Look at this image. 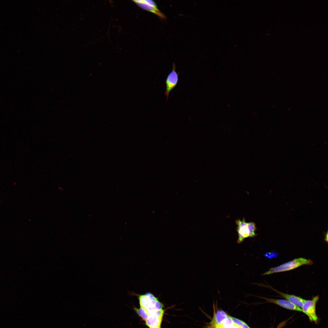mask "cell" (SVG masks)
<instances>
[{
  "label": "cell",
  "mask_w": 328,
  "mask_h": 328,
  "mask_svg": "<svg viewBox=\"0 0 328 328\" xmlns=\"http://www.w3.org/2000/svg\"><path fill=\"white\" fill-rule=\"evenodd\" d=\"M313 264V261L309 259L304 258H295L277 267L270 268L268 271L264 273L262 275L289 271L303 265H311Z\"/></svg>",
  "instance_id": "6da1fadb"
},
{
  "label": "cell",
  "mask_w": 328,
  "mask_h": 328,
  "mask_svg": "<svg viewBox=\"0 0 328 328\" xmlns=\"http://www.w3.org/2000/svg\"><path fill=\"white\" fill-rule=\"evenodd\" d=\"M235 222L238 236L237 243H241L248 237H254L257 235L255 233L257 228L254 222H246L244 218L237 220Z\"/></svg>",
  "instance_id": "7a4b0ae2"
},
{
  "label": "cell",
  "mask_w": 328,
  "mask_h": 328,
  "mask_svg": "<svg viewBox=\"0 0 328 328\" xmlns=\"http://www.w3.org/2000/svg\"><path fill=\"white\" fill-rule=\"evenodd\" d=\"M138 296L140 307L144 309L149 315L163 307V304L151 293L147 292Z\"/></svg>",
  "instance_id": "3957f363"
},
{
  "label": "cell",
  "mask_w": 328,
  "mask_h": 328,
  "mask_svg": "<svg viewBox=\"0 0 328 328\" xmlns=\"http://www.w3.org/2000/svg\"><path fill=\"white\" fill-rule=\"evenodd\" d=\"M319 299L317 296L313 297L311 300H306L302 308V311L306 315L309 320L317 323L318 317L316 314V306Z\"/></svg>",
  "instance_id": "277c9868"
},
{
  "label": "cell",
  "mask_w": 328,
  "mask_h": 328,
  "mask_svg": "<svg viewBox=\"0 0 328 328\" xmlns=\"http://www.w3.org/2000/svg\"><path fill=\"white\" fill-rule=\"evenodd\" d=\"M138 6L144 10L157 15L161 18L165 19V15L158 8L155 2L151 0H135L132 1Z\"/></svg>",
  "instance_id": "5b68a950"
},
{
  "label": "cell",
  "mask_w": 328,
  "mask_h": 328,
  "mask_svg": "<svg viewBox=\"0 0 328 328\" xmlns=\"http://www.w3.org/2000/svg\"><path fill=\"white\" fill-rule=\"evenodd\" d=\"M178 81L179 74L176 71L175 64L173 63L172 70L167 75L165 81L166 88L165 94L167 97V100L170 92L176 87Z\"/></svg>",
  "instance_id": "8992f818"
},
{
  "label": "cell",
  "mask_w": 328,
  "mask_h": 328,
  "mask_svg": "<svg viewBox=\"0 0 328 328\" xmlns=\"http://www.w3.org/2000/svg\"><path fill=\"white\" fill-rule=\"evenodd\" d=\"M164 313L162 309L150 313L145 320L146 325L149 327L160 326Z\"/></svg>",
  "instance_id": "52a82bcc"
},
{
  "label": "cell",
  "mask_w": 328,
  "mask_h": 328,
  "mask_svg": "<svg viewBox=\"0 0 328 328\" xmlns=\"http://www.w3.org/2000/svg\"><path fill=\"white\" fill-rule=\"evenodd\" d=\"M265 299L267 302L274 304L289 310L302 312L301 309L296 306L286 299H276L261 297Z\"/></svg>",
  "instance_id": "ba28073f"
},
{
  "label": "cell",
  "mask_w": 328,
  "mask_h": 328,
  "mask_svg": "<svg viewBox=\"0 0 328 328\" xmlns=\"http://www.w3.org/2000/svg\"><path fill=\"white\" fill-rule=\"evenodd\" d=\"M275 292L279 294L280 296L289 301L297 307L301 308L303 303L306 300L300 297L293 295H290L278 291L270 286H268Z\"/></svg>",
  "instance_id": "9c48e42d"
},
{
  "label": "cell",
  "mask_w": 328,
  "mask_h": 328,
  "mask_svg": "<svg viewBox=\"0 0 328 328\" xmlns=\"http://www.w3.org/2000/svg\"><path fill=\"white\" fill-rule=\"evenodd\" d=\"M228 316L223 310H219L216 311L210 323L211 327L214 328L216 326L220 325Z\"/></svg>",
  "instance_id": "30bf717a"
},
{
  "label": "cell",
  "mask_w": 328,
  "mask_h": 328,
  "mask_svg": "<svg viewBox=\"0 0 328 328\" xmlns=\"http://www.w3.org/2000/svg\"><path fill=\"white\" fill-rule=\"evenodd\" d=\"M234 324L232 317L228 316L219 326L220 328H230Z\"/></svg>",
  "instance_id": "8fae6325"
},
{
  "label": "cell",
  "mask_w": 328,
  "mask_h": 328,
  "mask_svg": "<svg viewBox=\"0 0 328 328\" xmlns=\"http://www.w3.org/2000/svg\"><path fill=\"white\" fill-rule=\"evenodd\" d=\"M135 310L138 315L145 321L149 316V314L145 309L140 307L139 309L135 308Z\"/></svg>",
  "instance_id": "7c38bea8"
},
{
  "label": "cell",
  "mask_w": 328,
  "mask_h": 328,
  "mask_svg": "<svg viewBox=\"0 0 328 328\" xmlns=\"http://www.w3.org/2000/svg\"><path fill=\"white\" fill-rule=\"evenodd\" d=\"M234 323L239 328H250L243 321L234 317H232Z\"/></svg>",
  "instance_id": "4fadbf2b"
},
{
  "label": "cell",
  "mask_w": 328,
  "mask_h": 328,
  "mask_svg": "<svg viewBox=\"0 0 328 328\" xmlns=\"http://www.w3.org/2000/svg\"><path fill=\"white\" fill-rule=\"evenodd\" d=\"M324 240L326 241V242H327V241H328V231H327L326 233L325 234V237Z\"/></svg>",
  "instance_id": "5bb4252c"
},
{
  "label": "cell",
  "mask_w": 328,
  "mask_h": 328,
  "mask_svg": "<svg viewBox=\"0 0 328 328\" xmlns=\"http://www.w3.org/2000/svg\"><path fill=\"white\" fill-rule=\"evenodd\" d=\"M230 328H239L237 326L235 325V324L234 325L231 327Z\"/></svg>",
  "instance_id": "9a60e30c"
},
{
  "label": "cell",
  "mask_w": 328,
  "mask_h": 328,
  "mask_svg": "<svg viewBox=\"0 0 328 328\" xmlns=\"http://www.w3.org/2000/svg\"><path fill=\"white\" fill-rule=\"evenodd\" d=\"M149 328H161V327H160V326H157V327H150Z\"/></svg>",
  "instance_id": "2e32d148"
},
{
  "label": "cell",
  "mask_w": 328,
  "mask_h": 328,
  "mask_svg": "<svg viewBox=\"0 0 328 328\" xmlns=\"http://www.w3.org/2000/svg\"><path fill=\"white\" fill-rule=\"evenodd\" d=\"M216 328H219V327H217Z\"/></svg>",
  "instance_id": "e0dca14e"
}]
</instances>
